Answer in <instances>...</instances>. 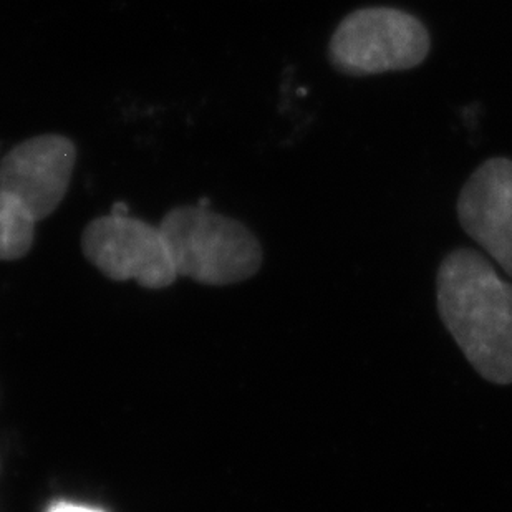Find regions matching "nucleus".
Wrapping results in <instances>:
<instances>
[{
	"mask_svg": "<svg viewBox=\"0 0 512 512\" xmlns=\"http://www.w3.org/2000/svg\"><path fill=\"white\" fill-rule=\"evenodd\" d=\"M178 276L209 285L246 281L262 264V247L244 224L209 206H179L160 223Z\"/></svg>",
	"mask_w": 512,
	"mask_h": 512,
	"instance_id": "obj_2",
	"label": "nucleus"
},
{
	"mask_svg": "<svg viewBox=\"0 0 512 512\" xmlns=\"http://www.w3.org/2000/svg\"><path fill=\"white\" fill-rule=\"evenodd\" d=\"M83 254L115 281H133L163 289L176 281V269L160 226L108 214L93 219L82 234Z\"/></svg>",
	"mask_w": 512,
	"mask_h": 512,
	"instance_id": "obj_4",
	"label": "nucleus"
},
{
	"mask_svg": "<svg viewBox=\"0 0 512 512\" xmlns=\"http://www.w3.org/2000/svg\"><path fill=\"white\" fill-rule=\"evenodd\" d=\"M47 512H103L100 509L90 508V506H82V504L67 503L60 501L50 506Z\"/></svg>",
	"mask_w": 512,
	"mask_h": 512,
	"instance_id": "obj_8",
	"label": "nucleus"
},
{
	"mask_svg": "<svg viewBox=\"0 0 512 512\" xmlns=\"http://www.w3.org/2000/svg\"><path fill=\"white\" fill-rule=\"evenodd\" d=\"M77 146L68 136L47 133L15 145L0 160V189L25 204L37 221L62 204L77 165Z\"/></svg>",
	"mask_w": 512,
	"mask_h": 512,
	"instance_id": "obj_5",
	"label": "nucleus"
},
{
	"mask_svg": "<svg viewBox=\"0 0 512 512\" xmlns=\"http://www.w3.org/2000/svg\"><path fill=\"white\" fill-rule=\"evenodd\" d=\"M461 228L512 279V161L491 158L476 168L458 199Z\"/></svg>",
	"mask_w": 512,
	"mask_h": 512,
	"instance_id": "obj_6",
	"label": "nucleus"
},
{
	"mask_svg": "<svg viewBox=\"0 0 512 512\" xmlns=\"http://www.w3.org/2000/svg\"><path fill=\"white\" fill-rule=\"evenodd\" d=\"M438 310L474 370L496 385L512 383V284L478 251L461 247L441 262Z\"/></svg>",
	"mask_w": 512,
	"mask_h": 512,
	"instance_id": "obj_1",
	"label": "nucleus"
},
{
	"mask_svg": "<svg viewBox=\"0 0 512 512\" xmlns=\"http://www.w3.org/2000/svg\"><path fill=\"white\" fill-rule=\"evenodd\" d=\"M112 214H116V216H126L128 214V206L123 203H116L113 206Z\"/></svg>",
	"mask_w": 512,
	"mask_h": 512,
	"instance_id": "obj_9",
	"label": "nucleus"
},
{
	"mask_svg": "<svg viewBox=\"0 0 512 512\" xmlns=\"http://www.w3.org/2000/svg\"><path fill=\"white\" fill-rule=\"evenodd\" d=\"M430 49V32L415 15L393 7H363L335 29L329 60L343 75L367 77L418 67Z\"/></svg>",
	"mask_w": 512,
	"mask_h": 512,
	"instance_id": "obj_3",
	"label": "nucleus"
},
{
	"mask_svg": "<svg viewBox=\"0 0 512 512\" xmlns=\"http://www.w3.org/2000/svg\"><path fill=\"white\" fill-rule=\"evenodd\" d=\"M37 223L20 199L0 189V261H15L30 251Z\"/></svg>",
	"mask_w": 512,
	"mask_h": 512,
	"instance_id": "obj_7",
	"label": "nucleus"
}]
</instances>
